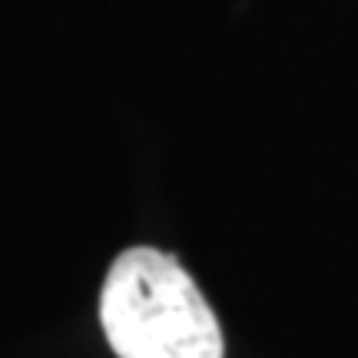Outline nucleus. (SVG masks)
<instances>
[{"label":"nucleus","mask_w":358,"mask_h":358,"mask_svg":"<svg viewBox=\"0 0 358 358\" xmlns=\"http://www.w3.org/2000/svg\"><path fill=\"white\" fill-rule=\"evenodd\" d=\"M100 325L120 358H222V332L169 252L133 245L106 272Z\"/></svg>","instance_id":"obj_1"}]
</instances>
